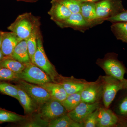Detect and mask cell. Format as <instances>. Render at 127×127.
Segmentation results:
<instances>
[{
	"mask_svg": "<svg viewBox=\"0 0 127 127\" xmlns=\"http://www.w3.org/2000/svg\"><path fill=\"white\" fill-rule=\"evenodd\" d=\"M96 64L103 70L106 75L111 76L120 81L125 80V70L123 64L113 53H108L102 58H98Z\"/></svg>",
	"mask_w": 127,
	"mask_h": 127,
	"instance_id": "6da1fadb",
	"label": "cell"
},
{
	"mask_svg": "<svg viewBox=\"0 0 127 127\" xmlns=\"http://www.w3.org/2000/svg\"><path fill=\"white\" fill-rule=\"evenodd\" d=\"M36 26V20L31 14L26 13L18 16L8 29L15 34L21 41L27 39Z\"/></svg>",
	"mask_w": 127,
	"mask_h": 127,
	"instance_id": "7a4b0ae2",
	"label": "cell"
},
{
	"mask_svg": "<svg viewBox=\"0 0 127 127\" xmlns=\"http://www.w3.org/2000/svg\"><path fill=\"white\" fill-rule=\"evenodd\" d=\"M101 77L103 82V102L104 107L109 108L118 92L127 89V79L120 81L106 75Z\"/></svg>",
	"mask_w": 127,
	"mask_h": 127,
	"instance_id": "3957f363",
	"label": "cell"
},
{
	"mask_svg": "<svg viewBox=\"0 0 127 127\" xmlns=\"http://www.w3.org/2000/svg\"><path fill=\"white\" fill-rule=\"evenodd\" d=\"M24 70L16 73L18 80H22L32 84L40 85L52 82L50 77L32 63L26 64Z\"/></svg>",
	"mask_w": 127,
	"mask_h": 127,
	"instance_id": "277c9868",
	"label": "cell"
},
{
	"mask_svg": "<svg viewBox=\"0 0 127 127\" xmlns=\"http://www.w3.org/2000/svg\"><path fill=\"white\" fill-rule=\"evenodd\" d=\"M96 10L98 19L102 23L125 9L121 0H101L96 2Z\"/></svg>",
	"mask_w": 127,
	"mask_h": 127,
	"instance_id": "5b68a950",
	"label": "cell"
},
{
	"mask_svg": "<svg viewBox=\"0 0 127 127\" xmlns=\"http://www.w3.org/2000/svg\"><path fill=\"white\" fill-rule=\"evenodd\" d=\"M37 40V46L34 55V64L48 75L53 82H55L59 75L46 55L42 41L39 33Z\"/></svg>",
	"mask_w": 127,
	"mask_h": 127,
	"instance_id": "8992f818",
	"label": "cell"
},
{
	"mask_svg": "<svg viewBox=\"0 0 127 127\" xmlns=\"http://www.w3.org/2000/svg\"><path fill=\"white\" fill-rule=\"evenodd\" d=\"M39 117L48 123L68 113L61 102L51 98L39 107Z\"/></svg>",
	"mask_w": 127,
	"mask_h": 127,
	"instance_id": "52a82bcc",
	"label": "cell"
},
{
	"mask_svg": "<svg viewBox=\"0 0 127 127\" xmlns=\"http://www.w3.org/2000/svg\"><path fill=\"white\" fill-rule=\"evenodd\" d=\"M18 81H19L17 85L26 92L39 107L51 98L49 93L40 86L30 83L23 80Z\"/></svg>",
	"mask_w": 127,
	"mask_h": 127,
	"instance_id": "ba28073f",
	"label": "cell"
},
{
	"mask_svg": "<svg viewBox=\"0 0 127 127\" xmlns=\"http://www.w3.org/2000/svg\"><path fill=\"white\" fill-rule=\"evenodd\" d=\"M103 82L101 76L96 81L89 82L81 92L82 101L87 103L99 102L102 98Z\"/></svg>",
	"mask_w": 127,
	"mask_h": 127,
	"instance_id": "9c48e42d",
	"label": "cell"
},
{
	"mask_svg": "<svg viewBox=\"0 0 127 127\" xmlns=\"http://www.w3.org/2000/svg\"><path fill=\"white\" fill-rule=\"evenodd\" d=\"M99 107V102L91 103L81 101L77 106L67 114L73 121L83 123L89 114Z\"/></svg>",
	"mask_w": 127,
	"mask_h": 127,
	"instance_id": "30bf717a",
	"label": "cell"
},
{
	"mask_svg": "<svg viewBox=\"0 0 127 127\" xmlns=\"http://www.w3.org/2000/svg\"><path fill=\"white\" fill-rule=\"evenodd\" d=\"M55 23L61 28H71L82 32L92 28L80 13L72 14L66 20Z\"/></svg>",
	"mask_w": 127,
	"mask_h": 127,
	"instance_id": "8fae6325",
	"label": "cell"
},
{
	"mask_svg": "<svg viewBox=\"0 0 127 127\" xmlns=\"http://www.w3.org/2000/svg\"><path fill=\"white\" fill-rule=\"evenodd\" d=\"M56 82L63 87L68 95L81 91L89 82L83 79H77L73 77H64L59 75Z\"/></svg>",
	"mask_w": 127,
	"mask_h": 127,
	"instance_id": "7c38bea8",
	"label": "cell"
},
{
	"mask_svg": "<svg viewBox=\"0 0 127 127\" xmlns=\"http://www.w3.org/2000/svg\"><path fill=\"white\" fill-rule=\"evenodd\" d=\"M2 37L0 49L4 57L12 54L16 46L20 41L15 34L12 32L0 31Z\"/></svg>",
	"mask_w": 127,
	"mask_h": 127,
	"instance_id": "4fadbf2b",
	"label": "cell"
},
{
	"mask_svg": "<svg viewBox=\"0 0 127 127\" xmlns=\"http://www.w3.org/2000/svg\"><path fill=\"white\" fill-rule=\"evenodd\" d=\"M80 13L91 27L102 24L98 20L96 13V2H82Z\"/></svg>",
	"mask_w": 127,
	"mask_h": 127,
	"instance_id": "5bb4252c",
	"label": "cell"
},
{
	"mask_svg": "<svg viewBox=\"0 0 127 127\" xmlns=\"http://www.w3.org/2000/svg\"><path fill=\"white\" fill-rule=\"evenodd\" d=\"M51 2L52 7L48 13L55 22L66 20L72 14L67 7L56 0H53Z\"/></svg>",
	"mask_w": 127,
	"mask_h": 127,
	"instance_id": "9a60e30c",
	"label": "cell"
},
{
	"mask_svg": "<svg viewBox=\"0 0 127 127\" xmlns=\"http://www.w3.org/2000/svg\"><path fill=\"white\" fill-rule=\"evenodd\" d=\"M97 127H113L118 122L117 117L112 110L104 107H99Z\"/></svg>",
	"mask_w": 127,
	"mask_h": 127,
	"instance_id": "2e32d148",
	"label": "cell"
},
{
	"mask_svg": "<svg viewBox=\"0 0 127 127\" xmlns=\"http://www.w3.org/2000/svg\"><path fill=\"white\" fill-rule=\"evenodd\" d=\"M38 85L46 90L51 98L61 102L65 100L68 96V94L63 87L58 83L49 82Z\"/></svg>",
	"mask_w": 127,
	"mask_h": 127,
	"instance_id": "e0dca14e",
	"label": "cell"
},
{
	"mask_svg": "<svg viewBox=\"0 0 127 127\" xmlns=\"http://www.w3.org/2000/svg\"><path fill=\"white\" fill-rule=\"evenodd\" d=\"M4 57L15 59L24 64L31 62L26 39L21 41L18 43L11 55Z\"/></svg>",
	"mask_w": 127,
	"mask_h": 127,
	"instance_id": "ac0fdd59",
	"label": "cell"
},
{
	"mask_svg": "<svg viewBox=\"0 0 127 127\" xmlns=\"http://www.w3.org/2000/svg\"><path fill=\"white\" fill-rule=\"evenodd\" d=\"M18 87L19 102L24 109L25 113L27 115H31L39 109V107L32 100L26 92L21 87Z\"/></svg>",
	"mask_w": 127,
	"mask_h": 127,
	"instance_id": "d6986e66",
	"label": "cell"
},
{
	"mask_svg": "<svg viewBox=\"0 0 127 127\" xmlns=\"http://www.w3.org/2000/svg\"><path fill=\"white\" fill-rule=\"evenodd\" d=\"M111 29L117 39L127 43V22L112 23Z\"/></svg>",
	"mask_w": 127,
	"mask_h": 127,
	"instance_id": "ffe728a7",
	"label": "cell"
},
{
	"mask_svg": "<svg viewBox=\"0 0 127 127\" xmlns=\"http://www.w3.org/2000/svg\"><path fill=\"white\" fill-rule=\"evenodd\" d=\"M26 64L12 58L4 57L0 62V67L7 68L15 73H19L24 70Z\"/></svg>",
	"mask_w": 127,
	"mask_h": 127,
	"instance_id": "44dd1931",
	"label": "cell"
},
{
	"mask_svg": "<svg viewBox=\"0 0 127 127\" xmlns=\"http://www.w3.org/2000/svg\"><path fill=\"white\" fill-rule=\"evenodd\" d=\"M39 32L37 26L33 30L30 35L26 39L31 62L34 63V56L37 46V37Z\"/></svg>",
	"mask_w": 127,
	"mask_h": 127,
	"instance_id": "7402d4cb",
	"label": "cell"
},
{
	"mask_svg": "<svg viewBox=\"0 0 127 127\" xmlns=\"http://www.w3.org/2000/svg\"><path fill=\"white\" fill-rule=\"evenodd\" d=\"M81 91L68 95L65 99L61 102L68 112L74 109L82 101Z\"/></svg>",
	"mask_w": 127,
	"mask_h": 127,
	"instance_id": "603a6c76",
	"label": "cell"
},
{
	"mask_svg": "<svg viewBox=\"0 0 127 127\" xmlns=\"http://www.w3.org/2000/svg\"><path fill=\"white\" fill-rule=\"evenodd\" d=\"M0 92L14 98L19 101L17 86L4 81H0Z\"/></svg>",
	"mask_w": 127,
	"mask_h": 127,
	"instance_id": "cb8c5ba5",
	"label": "cell"
},
{
	"mask_svg": "<svg viewBox=\"0 0 127 127\" xmlns=\"http://www.w3.org/2000/svg\"><path fill=\"white\" fill-rule=\"evenodd\" d=\"M73 120L67 114L62 115L50 121L47 127H71Z\"/></svg>",
	"mask_w": 127,
	"mask_h": 127,
	"instance_id": "d4e9b609",
	"label": "cell"
},
{
	"mask_svg": "<svg viewBox=\"0 0 127 127\" xmlns=\"http://www.w3.org/2000/svg\"><path fill=\"white\" fill-rule=\"evenodd\" d=\"M25 117L14 113L0 110V123L15 122L23 120Z\"/></svg>",
	"mask_w": 127,
	"mask_h": 127,
	"instance_id": "484cf974",
	"label": "cell"
},
{
	"mask_svg": "<svg viewBox=\"0 0 127 127\" xmlns=\"http://www.w3.org/2000/svg\"><path fill=\"white\" fill-rule=\"evenodd\" d=\"M67 7L72 14L80 13L82 2L77 0H56Z\"/></svg>",
	"mask_w": 127,
	"mask_h": 127,
	"instance_id": "4316f807",
	"label": "cell"
},
{
	"mask_svg": "<svg viewBox=\"0 0 127 127\" xmlns=\"http://www.w3.org/2000/svg\"><path fill=\"white\" fill-rule=\"evenodd\" d=\"M17 80L15 73L7 68L0 67V81Z\"/></svg>",
	"mask_w": 127,
	"mask_h": 127,
	"instance_id": "83f0119b",
	"label": "cell"
},
{
	"mask_svg": "<svg viewBox=\"0 0 127 127\" xmlns=\"http://www.w3.org/2000/svg\"><path fill=\"white\" fill-rule=\"evenodd\" d=\"M99 108L89 114L87 117L85 119L83 122L84 127H97Z\"/></svg>",
	"mask_w": 127,
	"mask_h": 127,
	"instance_id": "f1b7e54d",
	"label": "cell"
},
{
	"mask_svg": "<svg viewBox=\"0 0 127 127\" xmlns=\"http://www.w3.org/2000/svg\"><path fill=\"white\" fill-rule=\"evenodd\" d=\"M107 21L112 23L118 22H127V10H125L116 15L108 18Z\"/></svg>",
	"mask_w": 127,
	"mask_h": 127,
	"instance_id": "f546056e",
	"label": "cell"
},
{
	"mask_svg": "<svg viewBox=\"0 0 127 127\" xmlns=\"http://www.w3.org/2000/svg\"><path fill=\"white\" fill-rule=\"evenodd\" d=\"M119 110L121 115H127V96L124 98L120 102L119 106Z\"/></svg>",
	"mask_w": 127,
	"mask_h": 127,
	"instance_id": "4dcf8cb0",
	"label": "cell"
},
{
	"mask_svg": "<svg viewBox=\"0 0 127 127\" xmlns=\"http://www.w3.org/2000/svg\"><path fill=\"white\" fill-rule=\"evenodd\" d=\"M80 2H97L101 0H77Z\"/></svg>",
	"mask_w": 127,
	"mask_h": 127,
	"instance_id": "1f68e13d",
	"label": "cell"
},
{
	"mask_svg": "<svg viewBox=\"0 0 127 127\" xmlns=\"http://www.w3.org/2000/svg\"><path fill=\"white\" fill-rule=\"evenodd\" d=\"M4 56L3 55V53H2V51L0 48V62L1 61V60L3 59V58H4Z\"/></svg>",
	"mask_w": 127,
	"mask_h": 127,
	"instance_id": "d6a6232c",
	"label": "cell"
},
{
	"mask_svg": "<svg viewBox=\"0 0 127 127\" xmlns=\"http://www.w3.org/2000/svg\"><path fill=\"white\" fill-rule=\"evenodd\" d=\"M1 42H2V37H1V34L0 32V48L1 47Z\"/></svg>",
	"mask_w": 127,
	"mask_h": 127,
	"instance_id": "836d02e7",
	"label": "cell"
}]
</instances>
